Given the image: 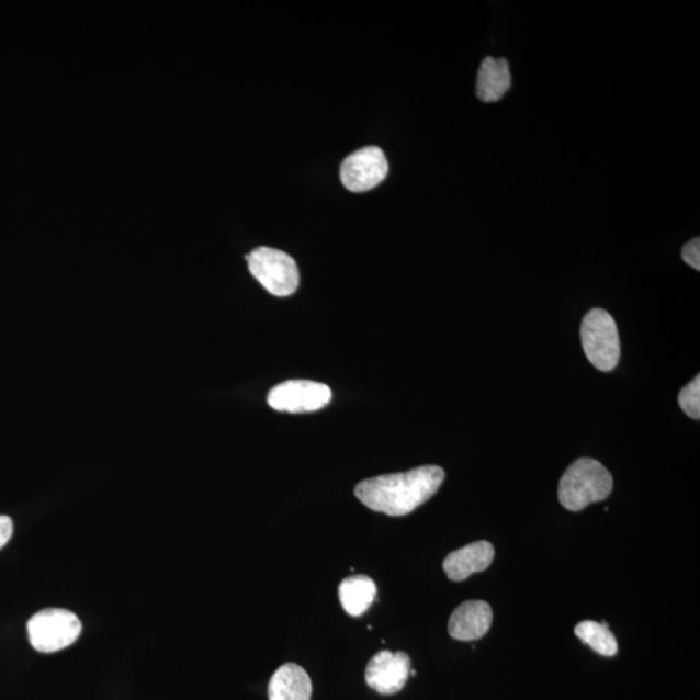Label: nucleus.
<instances>
[{"label":"nucleus","instance_id":"f257e3e1","mask_svg":"<svg viewBox=\"0 0 700 700\" xmlns=\"http://www.w3.org/2000/svg\"><path fill=\"white\" fill-rule=\"evenodd\" d=\"M445 481L439 466H421L407 473L382 475L357 485L354 493L370 510L405 517L436 495Z\"/></svg>","mask_w":700,"mask_h":700},{"label":"nucleus","instance_id":"f03ea898","mask_svg":"<svg viewBox=\"0 0 700 700\" xmlns=\"http://www.w3.org/2000/svg\"><path fill=\"white\" fill-rule=\"evenodd\" d=\"M613 478L602 463L591 459L577 460L561 478L558 497L569 511L601 503L611 495Z\"/></svg>","mask_w":700,"mask_h":700},{"label":"nucleus","instance_id":"7ed1b4c3","mask_svg":"<svg viewBox=\"0 0 700 700\" xmlns=\"http://www.w3.org/2000/svg\"><path fill=\"white\" fill-rule=\"evenodd\" d=\"M249 271L262 287L278 297L294 295L298 289L297 263L280 249L260 247L247 256Z\"/></svg>","mask_w":700,"mask_h":700},{"label":"nucleus","instance_id":"20e7f679","mask_svg":"<svg viewBox=\"0 0 700 700\" xmlns=\"http://www.w3.org/2000/svg\"><path fill=\"white\" fill-rule=\"evenodd\" d=\"M81 632L80 619L63 609L42 610L27 623L29 641L39 653L60 652L74 645Z\"/></svg>","mask_w":700,"mask_h":700},{"label":"nucleus","instance_id":"39448f33","mask_svg":"<svg viewBox=\"0 0 700 700\" xmlns=\"http://www.w3.org/2000/svg\"><path fill=\"white\" fill-rule=\"evenodd\" d=\"M584 352L598 370L612 371L620 360V338L616 320L603 309H592L582 324Z\"/></svg>","mask_w":700,"mask_h":700},{"label":"nucleus","instance_id":"423d86ee","mask_svg":"<svg viewBox=\"0 0 700 700\" xmlns=\"http://www.w3.org/2000/svg\"><path fill=\"white\" fill-rule=\"evenodd\" d=\"M332 392L326 384L312 381H287L270 391L268 403L283 413H312L331 403Z\"/></svg>","mask_w":700,"mask_h":700},{"label":"nucleus","instance_id":"0eeeda50","mask_svg":"<svg viewBox=\"0 0 700 700\" xmlns=\"http://www.w3.org/2000/svg\"><path fill=\"white\" fill-rule=\"evenodd\" d=\"M388 161L379 147H364L341 163L340 178L349 191L364 192L376 188L388 174Z\"/></svg>","mask_w":700,"mask_h":700},{"label":"nucleus","instance_id":"6e6552de","mask_svg":"<svg viewBox=\"0 0 700 700\" xmlns=\"http://www.w3.org/2000/svg\"><path fill=\"white\" fill-rule=\"evenodd\" d=\"M411 659L404 652H379L368 664L364 680L382 696H393L405 688L410 676Z\"/></svg>","mask_w":700,"mask_h":700},{"label":"nucleus","instance_id":"1a4fd4ad","mask_svg":"<svg viewBox=\"0 0 700 700\" xmlns=\"http://www.w3.org/2000/svg\"><path fill=\"white\" fill-rule=\"evenodd\" d=\"M492 607L484 601H467L456 607L450 617L448 631L456 641H476L490 630Z\"/></svg>","mask_w":700,"mask_h":700},{"label":"nucleus","instance_id":"9d476101","mask_svg":"<svg viewBox=\"0 0 700 700\" xmlns=\"http://www.w3.org/2000/svg\"><path fill=\"white\" fill-rule=\"evenodd\" d=\"M495 547L488 541H477L450 553L442 567L449 580H467L471 575L483 573L495 560Z\"/></svg>","mask_w":700,"mask_h":700},{"label":"nucleus","instance_id":"9b49d317","mask_svg":"<svg viewBox=\"0 0 700 700\" xmlns=\"http://www.w3.org/2000/svg\"><path fill=\"white\" fill-rule=\"evenodd\" d=\"M312 680L303 667L295 663L283 664L269 682V700H311Z\"/></svg>","mask_w":700,"mask_h":700},{"label":"nucleus","instance_id":"f8f14e48","mask_svg":"<svg viewBox=\"0 0 700 700\" xmlns=\"http://www.w3.org/2000/svg\"><path fill=\"white\" fill-rule=\"evenodd\" d=\"M511 86L509 61L485 57L478 69L476 81V95L484 103H495L501 99Z\"/></svg>","mask_w":700,"mask_h":700},{"label":"nucleus","instance_id":"ddd939ff","mask_svg":"<svg viewBox=\"0 0 700 700\" xmlns=\"http://www.w3.org/2000/svg\"><path fill=\"white\" fill-rule=\"evenodd\" d=\"M375 598L376 584L369 576H350L339 585L340 603L350 617H362L374 603Z\"/></svg>","mask_w":700,"mask_h":700},{"label":"nucleus","instance_id":"4468645a","mask_svg":"<svg viewBox=\"0 0 700 700\" xmlns=\"http://www.w3.org/2000/svg\"><path fill=\"white\" fill-rule=\"evenodd\" d=\"M575 634L583 644L588 645L602 656H616L618 654V641L610 631L609 624L585 620L575 628Z\"/></svg>","mask_w":700,"mask_h":700},{"label":"nucleus","instance_id":"2eb2a0df","mask_svg":"<svg viewBox=\"0 0 700 700\" xmlns=\"http://www.w3.org/2000/svg\"><path fill=\"white\" fill-rule=\"evenodd\" d=\"M678 404H680L681 409L685 414L692 419L700 418V376L697 375L696 379L687 385V387L682 388L680 395H678Z\"/></svg>","mask_w":700,"mask_h":700},{"label":"nucleus","instance_id":"dca6fc26","mask_svg":"<svg viewBox=\"0 0 700 700\" xmlns=\"http://www.w3.org/2000/svg\"><path fill=\"white\" fill-rule=\"evenodd\" d=\"M682 260L688 263L689 267L696 270H700V239L696 238L685 245L682 248Z\"/></svg>","mask_w":700,"mask_h":700},{"label":"nucleus","instance_id":"f3484780","mask_svg":"<svg viewBox=\"0 0 700 700\" xmlns=\"http://www.w3.org/2000/svg\"><path fill=\"white\" fill-rule=\"evenodd\" d=\"M13 523L10 517L0 516V549L9 544L12 538Z\"/></svg>","mask_w":700,"mask_h":700},{"label":"nucleus","instance_id":"a211bd4d","mask_svg":"<svg viewBox=\"0 0 700 700\" xmlns=\"http://www.w3.org/2000/svg\"><path fill=\"white\" fill-rule=\"evenodd\" d=\"M410 676L416 677L417 676V670H410Z\"/></svg>","mask_w":700,"mask_h":700}]
</instances>
